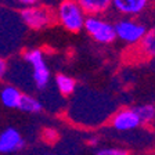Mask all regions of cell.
I'll return each instance as SVG.
<instances>
[{
    "label": "cell",
    "mask_w": 155,
    "mask_h": 155,
    "mask_svg": "<svg viewBox=\"0 0 155 155\" xmlns=\"http://www.w3.org/2000/svg\"><path fill=\"white\" fill-rule=\"evenodd\" d=\"M86 14L76 0H62L57 8V19L68 32L78 33L84 26Z\"/></svg>",
    "instance_id": "1"
},
{
    "label": "cell",
    "mask_w": 155,
    "mask_h": 155,
    "mask_svg": "<svg viewBox=\"0 0 155 155\" xmlns=\"http://www.w3.org/2000/svg\"><path fill=\"white\" fill-rule=\"evenodd\" d=\"M83 29L94 42L108 46L116 40L115 26L103 15H87Z\"/></svg>",
    "instance_id": "2"
},
{
    "label": "cell",
    "mask_w": 155,
    "mask_h": 155,
    "mask_svg": "<svg viewBox=\"0 0 155 155\" xmlns=\"http://www.w3.org/2000/svg\"><path fill=\"white\" fill-rule=\"evenodd\" d=\"M114 26H115L116 39H119L120 42L130 46L139 45L143 36L147 32L144 24H141L136 18H127V17L119 18L114 24Z\"/></svg>",
    "instance_id": "3"
},
{
    "label": "cell",
    "mask_w": 155,
    "mask_h": 155,
    "mask_svg": "<svg viewBox=\"0 0 155 155\" xmlns=\"http://www.w3.org/2000/svg\"><path fill=\"white\" fill-rule=\"evenodd\" d=\"M25 61L32 68V79L39 90H43L50 83V68L45 60V54L38 48L28 50L24 54Z\"/></svg>",
    "instance_id": "4"
},
{
    "label": "cell",
    "mask_w": 155,
    "mask_h": 155,
    "mask_svg": "<svg viewBox=\"0 0 155 155\" xmlns=\"http://www.w3.org/2000/svg\"><path fill=\"white\" fill-rule=\"evenodd\" d=\"M21 19L28 28L39 31L43 29L46 26H48L53 22V14L48 11L45 7H39V6H33V7H26V8L21 10Z\"/></svg>",
    "instance_id": "5"
},
{
    "label": "cell",
    "mask_w": 155,
    "mask_h": 155,
    "mask_svg": "<svg viewBox=\"0 0 155 155\" xmlns=\"http://www.w3.org/2000/svg\"><path fill=\"white\" fill-rule=\"evenodd\" d=\"M148 3L150 0H111V7L120 15L134 18L144 13Z\"/></svg>",
    "instance_id": "6"
},
{
    "label": "cell",
    "mask_w": 155,
    "mask_h": 155,
    "mask_svg": "<svg viewBox=\"0 0 155 155\" xmlns=\"http://www.w3.org/2000/svg\"><path fill=\"white\" fill-rule=\"evenodd\" d=\"M111 125H112L114 129L119 130V132H126V130L139 127L141 125V122H140L134 108H123L112 116Z\"/></svg>",
    "instance_id": "7"
},
{
    "label": "cell",
    "mask_w": 155,
    "mask_h": 155,
    "mask_svg": "<svg viewBox=\"0 0 155 155\" xmlns=\"http://www.w3.org/2000/svg\"><path fill=\"white\" fill-rule=\"evenodd\" d=\"M24 145L25 141L22 136L14 127H8L0 133V154H11L19 151L21 148H24Z\"/></svg>",
    "instance_id": "8"
},
{
    "label": "cell",
    "mask_w": 155,
    "mask_h": 155,
    "mask_svg": "<svg viewBox=\"0 0 155 155\" xmlns=\"http://www.w3.org/2000/svg\"><path fill=\"white\" fill-rule=\"evenodd\" d=\"M86 15H103L111 8V0H76Z\"/></svg>",
    "instance_id": "9"
},
{
    "label": "cell",
    "mask_w": 155,
    "mask_h": 155,
    "mask_svg": "<svg viewBox=\"0 0 155 155\" xmlns=\"http://www.w3.org/2000/svg\"><path fill=\"white\" fill-rule=\"evenodd\" d=\"M22 93L18 90V87L13 84H7L0 90V101L7 108H17Z\"/></svg>",
    "instance_id": "10"
},
{
    "label": "cell",
    "mask_w": 155,
    "mask_h": 155,
    "mask_svg": "<svg viewBox=\"0 0 155 155\" xmlns=\"http://www.w3.org/2000/svg\"><path fill=\"white\" fill-rule=\"evenodd\" d=\"M140 51L145 57H155V25L147 29L145 35L143 36L141 42L139 43Z\"/></svg>",
    "instance_id": "11"
},
{
    "label": "cell",
    "mask_w": 155,
    "mask_h": 155,
    "mask_svg": "<svg viewBox=\"0 0 155 155\" xmlns=\"http://www.w3.org/2000/svg\"><path fill=\"white\" fill-rule=\"evenodd\" d=\"M17 108H18L19 111H22V112L38 114L43 110V105L38 98H35V97L31 96V94H22L21 98H19V103H18Z\"/></svg>",
    "instance_id": "12"
},
{
    "label": "cell",
    "mask_w": 155,
    "mask_h": 155,
    "mask_svg": "<svg viewBox=\"0 0 155 155\" xmlns=\"http://www.w3.org/2000/svg\"><path fill=\"white\" fill-rule=\"evenodd\" d=\"M54 82H55V87H57L58 91H60L62 96H71L75 91V89H76V82H75V79L65 74H58L57 76H55Z\"/></svg>",
    "instance_id": "13"
},
{
    "label": "cell",
    "mask_w": 155,
    "mask_h": 155,
    "mask_svg": "<svg viewBox=\"0 0 155 155\" xmlns=\"http://www.w3.org/2000/svg\"><path fill=\"white\" fill-rule=\"evenodd\" d=\"M134 111L141 123H148L155 119V105L154 104H141L134 107Z\"/></svg>",
    "instance_id": "14"
},
{
    "label": "cell",
    "mask_w": 155,
    "mask_h": 155,
    "mask_svg": "<svg viewBox=\"0 0 155 155\" xmlns=\"http://www.w3.org/2000/svg\"><path fill=\"white\" fill-rule=\"evenodd\" d=\"M94 155H129V152L123 148H116V147H110V148H101Z\"/></svg>",
    "instance_id": "15"
},
{
    "label": "cell",
    "mask_w": 155,
    "mask_h": 155,
    "mask_svg": "<svg viewBox=\"0 0 155 155\" xmlns=\"http://www.w3.org/2000/svg\"><path fill=\"white\" fill-rule=\"evenodd\" d=\"M7 71H8V64H7V61L3 57H0V81L6 76Z\"/></svg>",
    "instance_id": "16"
},
{
    "label": "cell",
    "mask_w": 155,
    "mask_h": 155,
    "mask_svg": "<svg viewBox=\"0 0 155 155\" xmlns=\"http://www.w3.org/2000/svg\"><path fill=\"white\" fill-rule=\"evenodd\" d=\"M13 2H15L17 4L22 6L24 8H26V7H33V6H36L39 0H13Z\"/></svg>",
    "instance_id": "17"
},
{
    "label": "cell",
    "mask_w": 155,
    "mask_h": 155,
    "mask_svg": "<svg viewBox=\"0 0 155 155\" xmlns=\"http://www.w3.org/2000/svg\"><path fill=\"white\" fill-rule=\"evenodd\" d=\"M45 139L48 140V141H54L55 139H57V132L53 129H47L45 130Z\"/></svg>",
    "instance_id": "18"
},
{
    "label": "cell",
    "mask_w": 155,
    "mask_h": 155,
    "mask_svg": "<svg viewBox=\"0 0 155 155\" xmlns=\"http://www.w3.org/2000/svg\"><path fill=\"white\" fill-rule=\"evenodd\" d=\"M97 143H98V137H96V136H94V137H91V139L89 140V144H90V145H96Z\"/></svg>",
    "instance_id": "19"
},
{
    "label": "cell",
    "mask_w": 155,
    "mask_h": 155,
    "mask_svg": "<svg viewBox=\"0 0 155 155\" xmlns=\"http://www.w3.org/2000/svg\"><path fill=\"white\" fill-rule=\"evenodd\" d=\"M50 155H54V154H50Z\"/></svg>",
    "instance_id": "20"
}]
</instances>
